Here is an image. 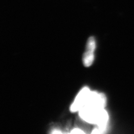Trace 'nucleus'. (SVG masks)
I'll return each instance as SVG.
<instances>
[{
	"mask_svg": "<svg viewBox=\"0 0 134 134\" xmlns=\"http://www.w3.org/2000/svg\"><path fill=\"white\" fill-rule=\"evenodd\" d=\"M106 104V98L103 93L91 92L85 105L78 111L79 116L87 122L97 124Z\"/></svg>",
	"mask_w": 134,
	"mask_h": 134,
	"instance_id": "obj_1",
	"label": "nucleus"
},
{
	"mask_svg": "<svg viewBox=\"0 0 134 134\" xmlns=\"http://www.w3.org/2000/svg\"><path fill=\"white\" fill-rule=\"evenodd\" d=\"M90 93L91 91L88 87H84L83 89H82L71 105L70 107V111L75 112L80 110L81 108L85 105Z\"/></svg>",
	"mask_w": 134,
	"mask_h": 134,
	"instance_id": "obj_2",
	"label": "nucleus"
},
{
	"mask_svg": "<svg viewBox=\"0 0 134 134\" xmlns=\"http://www.w3.org/2000/svg\"><path fill=\"white\" fill-rule=\"evenodd\" d=\"M93 51L89 50H86V52L84 53L82 61L83 63L85 66H90L94 62V54Z\"/></svg>",
	"mask_w": 134,
	"mask_h": 134,
	"instance_id": "obj_3",
	"label": "nucleus"
},
{
	"mask_svg": "<svg viewBox=\"0 0 134 134\" xmlns=\"http://www.w3.org/2000/svg\"><path fill=\"white\" fill-rule=\"evenodd\" d=\"M96 48V40L93 37H90L87 41L86 45V50H92V51H95Z\"/></svg>",
	"mask_w": 134,
	"mask_h": 134,
	"instance_id": "obj_4",
	"label": "nucleus"
},
{
	"mask_svg": "<svg viewBox=\"0 0 134 134\" xmlns=\"http://www.w3.org/2000/svg\"><path fill=\"white\" fill-rule=\"evenodd\" d=\"M53 134H62V133L59 132L55 131V132H53ZM70 134H85V133H83L82 132H81V131H79V130H75V131H74L72 133H71ZM91 134H102V133L99 130V129H96L93 131V132H92Z\"/></svg>",
	"mask_w": 134,
	"mask_h": 134,
	"instance_id": "obj_5",
	"label": "nucleus"
}]
</instances>
